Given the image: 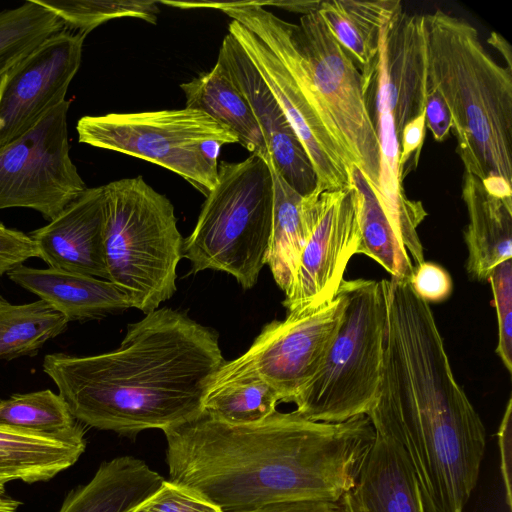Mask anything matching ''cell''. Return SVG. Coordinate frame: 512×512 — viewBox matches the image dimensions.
Instances as JSON below:
<instances>
[{
    "mask_svg": "<svg viewBox=\"0 0 512 512\" xmlns=\"http://www.w3.org/2000/svg\"><path fill=\"white\" fill-rule=\"evenodd\" d=\"M273 185L272 233L266 255L278 287L285 293L294 278L302 251L312 232L316 215V191L301 195L281 176L271 161Z\"/></svg>",
    "mask_w": 512,
    "mask_h": 512,
    "instance_id": "603a6c76",
    "label": "cell"
},
{
    "mask_svg": "<svg viewBox=\"0 0 512 512\" xmlns=\"http://www.w3.org/2000/svg\"><path fill=\"white\" fill-rule=\"evenodd\" d=\"M425 132V111L410 120L403 127L399 138V165L402 172L404 170V165L410 160L413 154H415V164L417 163L421 148L423 146Z\"/></svg>",
    "mask_w": 512,
    "mask_h": 512,
    "instance_id": "74e56055",
    "label": "cell"
},
{
    "mask_svg": "<svg viewBox=\"0 0 512 512\" xmlns=\"http://www.w3.org/2000/svg\"><path fill=\"white\" fill-rule=\"evenodd\" d=\"M315 191V222L285 292L287 314L311 311L331 301L361 240L359 197L352 182L344 188Z\"/></svg>",
    "mask_w": 512,
    "mask_h": 512,
    "instance_id": "4fadbf2b",
    "label": "cell"
},
{
    "mask_svg": "<svg viewBox=\"0 0 512 512\" xmlns=\"http://www.w3.org/2000/svg\"><path fill=\"white\" fill-rule=\"evenodd\" d=\"M421 17L426 77L447 104L465 172L512 199V70L494 61L467 20L442 10Z\"/></svg>",
    "mask_w": 512,
    "mask_h": 512,
    "instance_id": "277c9868",
    "label": "cell"
},
{
    "mask_svg": "<svg viewBox=\"0 0 512 512\" xmlns=\"http://www.w3.org/2000/svg\"><path fill=\"white\" fill-rule=\"evenodd\" d=\"M349 177L359 197L361 240L357 254L379 263L391 277L409 280L413 262L397 239L373 188L355 165L351 166Z\"/></svg>",
    "mask_w": 512,
    "mask_h": 512,
    "instance_id": "4316f807",
    "label": "cell"
},
{
    "mask_svg": "<svg viewBox=\"0 0 512 512\" xmlns=\"http://www.w3.org/2000/svg\"><path fill=\"white\" fill-rule=\"evenodd\" d=\"M217 62L247 99L264 136L271 161L285 181L301 195L316 188L311 162L286 116L235 38L228 33Z\"/></svg>",
    "mask_w": 512,
    "mask_h": 512,
    "instance_id": "9a60e30c",
    "label": "cell"
},
{
    "mask_svg": "<svg viewBox=\"0 0 512 512\" xmlns=\"http://www.w3.org/2000/svg\"><path fill=\"white\" fill-rule=\"evenodd\" d=\"M279 402V395L266 381L245 376L212 385L203 412L228 424L245 425L270 416Z\"/></svg>",
    "mask_w": 512,
    "mask_h": 512,
    "instance_id": "83f0119b",
    "label": "cell"
},
{
    "mask_svg": "<svg viewBox=\"0 0 512 512\" xmlns=\"http://www.w3.org/2000/svg\"><path fill=\"white\" fill-rule=\"evenodd\" d=\"M377 71L385 82L398 139L403 127L425 111V50L422 17L401 9L382 28Z\"/></svg>",
    "mask_w": 512,
    "mask_h": 512,
    "instance_id": "ac0fdd59",
    "label": "cell"
},
{
    "mask_svg": "<svg viewBox=\"0 0 512 512\" xmlns=\"http://www.w3.org/2000/svg\"><path fill=\"white\" fill-rule=\"evenodd\" d=\"M321 1H258L265 6H277L289 11L301 13L302 15L317 11Z\"/></svg>",
    "mask_w": 512,
    "mask_h": 512,
    "instance_id": "ab89813d",
    "label": "cell"
},
{
    "mask_svg": "<svg viewBox=\"0 0 512 512\" xmlns=\"http://www.w3.org/2000/svg\"><path fill=\"white\" fill-rule=\"evenodd\" d=\"M7 483V480L0 477V512H17L22 502L6 494Z\"/></svg>",
    "mask_w": 512,
    "mask_h": 512,
    "instance_id": "b9f144b4",
    "label": "cell"
},
{
    "mask_svg": "<svg viewBox=\"0 0 512 512\" xmlns=\"http://www.w3.org/2000/svg\"><path fill=\"white\" fill-rule=\"evenodd\" d=\"M201 8L219 9L232 18L228 33L243 48L301 142L316 175V189L349 186V169L321 121L309 86L296 24L255 0L202 2Z\"/></svg>",
    "mask_w": 512,
    "mask_h": 512,
    "instance_id": "8992f818",
    "label": "cell"
},
{
    "mask_svg": "<svg viewBox=\"0 0 512 512\" xmlns=\"http://www.w3.org/2000/svg\"><path fill=\"white\" fill-rule=\"evenodd\" d=\"M65 100L0 149V210L30 208L51 221L88 188L69 155Z\"/></svg>",
    "mask_w": 512,
    "mask_h": 512,
    "instance_id": "7c38bea8",
    "label": "cell"
},
{
    "mask_svg": "<svg viewBox=\"0 0 512 512\" xmlns=\"http://www.w3.org/2000/svg\"><path fill=\"white\" fill-rule=\"evenodd\" d=\"M426 126L438 142L444 141L451 131L452 119L447 104L439 90L425 79Z\"/></svg>",
    "mask_w": 512,
    "mask_h": 512,
    "instance_id": "d590c367",
    "label": "cell"
},
{
    "mask_svg": "<svg viewBox=\"0 0 512 512\" xmlns=\"http://www.w3.org/2000/svg\"><path fill=\"white\" fill-rule=\"evenodd\" d=\"M409 283L414 292L428 304L445 301L453 290L450 274L442 266L428 261L414 266Z\"/></svg>",
    "mask_w": 512,
    "mask_h": 512,
    "instance_id": "836d02e7",
    "label": "cell"
},
{
    "mask_svg": "<svg viewBox=\"0 0 512 512\" xmlns=\"http://www.w3.org/2000/svg\"><path fill=\"white\" fill-rule=\"evenodd\" d=\"M28 235L49 267L107 280L103 186L87 188L47 225Z\"/></svg>",
    "mask_w": 512,
    "mask_h": 512,
    "instance_id": "2e32d148",
    "label": "cell"
},
{
    "mask_svg": "<svg viewBox=\"0 0 512 512\" xmlns=\"http://www.w3.org/2000/svg\"><path fill=\"white\" fill-rule=\"evenodd\" d=\"M295 36L321 121L350 170L379 191L380 146L360 70L317 11L302 15Z\"/></svg>",
    "mask_w": 512,
    "mask_h": 512,
    "instance_id": "30bf717a",
    "label": "cell"
},
{
    "mask_svg": "<svg viewBox=\"0 0 512 512\" xmlns=\"http://www.w3.org/2000/svg\"><path fill=\"white\" fill-rule=\"evenodd\" d=\"M163 432L168 480L222 512L285 500L338 502L375 438L367 415L330 423L277 410L245 425L202 412Z\"/></svg>",
    "mask_w": 512,
    "mask_h": 512,
    "instance_id": "6da1fadb",
    "label": "cell"
},
{
    "mask_svg": "<svg viewBox=\"0 0 512 512\" xmlns=\"http://www.w3.org/2000/svg\"><path fill=\"white\" fill-rule=\"evenodd\" d=\"M496 308L498 343L496 353L512 372V259L499 264L488 276Z\"/></svg>",
    "mask_w": 512,
    "mask_h": 512,
    "instance_id": "1f68e13d",
    "label": "cell"
},
{
    "mask_svg": "<svg viewBox=\"0 0 512 512\" xmlns=\"http://www.w3.org/2000/svg\"><path fill=\"white\" fill-rule=\"evenodd\" d=\"M180 88L186 98V108L203 111L227 126L237 136L238 143L251 154L262 158L269 155L264 136L247 99L218 62L209 72L182 83Z\"/></svg>",
    "mask_w": 512,
    "mask_h": 512,
    "instance_id": "d4e9b609",
    "label": "cell"
},
{
    "mask_svg": "<svg viewBox=\"0 0 512 512\" xmlns=\"http://www.w3.org/2000/svg\"><path fill=\"white\" fill-rule=\"evenodd\" d=\"M387 321L375 431L405 450L425 512H463L486 447L483 422L457 382L430 304L409 280L383 279Z\"/></svg>",
    "mask_w": 512,
    "mask_h": 512,
    "instance_id": "7a4b0ae2",
    "label": "cell"
},
{
    "mask_svg": "<svg viewBox=\"0 0 512 512\" xmlns=\"http://www.w3.org/2000/svg\"><path fill=\"white\" fill-rule=\"evenodd\" d=\"M340 326L311 383L294 401L299 415L337 423L366 415L373 406L383 367L387 304L383 281L343 280Z\"/></svg>",
    "mask_w": 512,
    "mask_h": 512,
    "instance_id": "ba28073f",
    "label": "cell"
},
{
    "mask_svg": "<svg viewBox=\"0 0 512 512\" xmlns=\"http://www.w3.org/2000/svg\"><path fill=\"white\" fill-rule=\"evenodd\" d=\"M107 280L147 314L176 292L184 239L174 206L142 176L103 185Z\"/></svg>",
    "mask_w": 512,
    "mask_h": 512,
    "instance_id": "5b68a950",
    "label": "cell"
},
{
    "mask_svg": "<svg viewBox=\"0 0 512 512\" xmlns=\"http://www.w3.org/2000/svg\"><path fill=\"white\" fill-rule=\"evenodd\" d=\"M163 481L143 460L116 457L102 462L89 482L70 490L59 512H132Z\"/></svg>",
    "mask_w": 512,
    "mask_h": 512,
    "instance_id": "7402d4cb",
    "label": "cell"
},
{
    "mask_svg": "<svg viewBox=\"0 0 512 512\" xmlns=\"http://www.w3.org/2000/svg\"><path fill=\"white\" fill-rule=\"evenodd\" d=\"M64 29L62 21L36 0L0 11V77L43 41Z\"/></svg>",
    "mask_w": 512,
    "mask_h": 512,
    "instance_id": "f1b7e54d",
    "label": "cell"
},
{
    "mask_svg": "<svg viewBox=\"0 0 512 512\" xmlns=\"http://www.w3.org/2000/svg\"><path fill=\"white\" fill-rule=\"evenodd\" d=\"M33 257L39 258V253L28 234L0 227V277Z\"/></svg>",
    "mask_w": 512,
    "mask_h": 512,
    "instance_id": "e575fe53",
    "label": "cell"
},
{
    "mask_svg": "<svg viewBox=\"0 0 512 512\" xmlns=\"http://www.w3.org/2000/svg\"><path fill=\"white\" fill-rule=\"evenodd\" d=\"M462 198L469 220L464 230L466 271L471 279L486 281L499 264L512 259V199L489 193L468 172L463 175Z\"/></svg>",
    "mask_w": 512,
    "mask_h": 512,
    "instance_id": "ffe728a7",
    "label": "cell"
},
{
    "mask_svg": "<svg viewBox=\"0 0 512 512\" xmlns=\"http://www.w3.org/2000/svg\"><path fill=\"white\" fill-rule=\"evenodd\" d=\"M68 323L44 300L15 305L0 295V360L36 356Z\"/></svg>",
    "mask_w": 512,
    "mask_h": 512,
    "instance_id": "484cf974",
    "label": "cell"
},
{
    "mask_svg": "<svg viewBox=\"0 0 512 512\" xmlns=\"http://www.w3.org/2000/svg\"><path fill=\"white\" fill-rule=\"evenodd\" d=\"M338 503L340 512H425L405 450L379 431L358 465L354 484Z\"/></svg>",
    "mask_w": 512,
    "mask_h": 512,
    "instance_id": "e0dca14e",
    "label": "cell"
},
{
    "mask_svg": "<svg viewBox=\"0 0 512 512\" xmlns=\"http://www.w3.org/2000/svg\"><path fill=\"white\" fill-rule=\"evenodd\" d=\"M66 402L46 389L0 400V426L44 435H64L80 426Z\"/></svg>",
    "mask_w": 512,
    "mask_h": 512,
    "instance_id": "f546056e",
    "label": "cell"
},
{
    "mask_svg": "<svg viewBox=\"0 0 512 512\" xmlns=\"http://www.w3.org/2000/svg\"><path fill=\"white\" fill-rule=\"evenodd\" d=\"M273 185L265 158L221 161L215 187L206 196L196 225L183 242L192 273L222 271L244 289L257 283L266 265L272 233Z\"/></svg>",
    "mask_w": 512,
    "mask_h": 512,
    "instance_id": "52a82bcc",
    "label": "cell"
},
{
    "mask_svg": "<svg viewBox=\"0 0 512 512\" xmlns=\"http://www.w3.org/2000/svg\"><path fill=\"white\" fill-rule=\"evenodd\" d=\"M401 9L398 0L320 2L317 12L326 27L360 66L366 95L379 60L382 28Z\"/></svg>",
    "mask_w": 512,
    "mask_h": 512,
    "instance_id": "cb8c5ba5",
    "label": "cell"
},
{
    "mask_svg": "<svg viewBox=\"0 0 512 512\" xmlns=\"http://www.w3.org/2000/svg\"><path fill=\"white\" fill-rule=\"evenodd\" d=\"M78 141L131 155L178 174L205 197L218 179L222 146L235 133L207 113L191 108L83 116Z\"/></svg>",
    "mask_w": 512,
    "mask_h": 512,
    "instance_id": "9c48e42d",
    "label": "cell"
},
{
    "mask_svg": "<svg viewBox=\"0 0 512 512\" xmlns=\"http://www.w3.org/2000/svg\"><path fill=\"white\" fill-rule=\"evenodd\" d=\"M242 512H340V507L334 501L298 499L271 502Z\"/></svg>",
    "mask_w": 512,
    "mask_h": 512,
    "instance_id": "f35d334b",
    "label": "cell"
},
{
    "mask_svg": "<svg viewBox=\"0 0 512 512\" xmlns=\"http://www.w3.org/2000/svg\"><path fill=\"white\" fill-rule=\"evenodd\" d=\"M505 58L507 68L512 70V50L510 44L498 33L492 32L487 40Z\"/></svg>",
    "mask_w": 512,
    "mask_h": 512,
    "instance_id": "60d3db41",
    "label": "cell"
},
{
    "mask_svg": "<svg viewBox=\"0 0 512 512\" xmlns=\"http://www.w3.org/2000/svg\"><path fill=\"white\" fill-rule=\"evenodd\" d=\"M86 448L80 425L64 435H44L0 426V477L28 484L49 481L73 466Z\"/></svg>",
    "mask_w": 512,
    "mask_h": 512,
    "instance_id": "44dd1931",
    "label": "cell"
},
{
    "mask_svg": "<svg viewBox=\"0 0 512 512\" xmlns=\"http://www.w3.org/2000/svg\"><path fill=\"white\" fill-rule=\"evenodd\" d=\"M85 37L64 29L0 77V149L65 101L81 64Z\"/></svg>",
    "mask_w": 512,
    "mask_h": 512,
    "instance_id": "5bb4252c",
    "label": "cell"
},
{
    "mask_svg": "<svg viewBox=\"0 0 512 512\" xmlns=\"http://www.w3.org/2000/svg\"><path fill=\"white\" fill-rule=\"evenodd\" d=\"M500 470L505 488V499L509 508L512 504V399L509 398L498 430Z\"/></svg>",
    "mask_w": 512,
    "mask_h": 512,
    "instance_id": "8d00e7d4",
    "label": "cell"
},
{
    "mask_svg": "<svg viewBox=\"0 0 512 512\" xmlns=\"http://www.w3.org/2000/svg\"><path fill=\"white\" fill-rule=\"evenodd\" d=\"M7 276L49 303L68 322L101 318L131 308L127 296L106 279L23 264L9 271Z\"/></svg>",
    "mask_w": 512,
    "mask_h": 512,
    "instance_id": "d6986e66",
    "label": "cell"
},
{
    "mask_svg": "<svg viewBox=\"0 0 512 512\" xmlns=\"http://www.w3.org/2000/svg\"><path fill=\"white\" fill-rule=\"evenodd\" d=\"M132 512H222L185 487L164 480L160 488Z\"/></svg>",
    "mask_w": 512,
    "mask_h": 512,
    "instance_id": "d6a6232c",
    "label": "cell"
},
{
    "mask_svg": "<svg viewBox=\"0 0 512 512\" xmlns=\"http://www.w3.org/2000/svg\"><path fill=\"white\" fill-rule=\"evenodd\" d=\"M345 302L339 288L331 301L314 310L267 323L244 354L223 363L211 386L255 376L273 387L280 402L294 403L318 373L340 326Z\"/></svg>",
    "mask_w": 512,
    "mask_h": 512,
    "instance_id": "8fae6325",
    "label": "cell"
},
{
    "mask_svg": "<svg viewBox=\"0 0 512 512\" xmlns=\"http://www.w3.org/2000/svg\"><path fill=\"white\" fill-rule=\"evenodd\" d=\"M224 362L216 331L161 308L129 324L113 351L47 354L42 367L78 422L134 437L200 416Z\"/></svg>",
    "mask_w": 512,
    "mask_h": 512,
    "instance_id": "3957f363",
    "label": "cell"
},
{
    "mask_svg": "<svg viewBox=\"0 0 512 512\" xmlns=\"http://www.w3.org/2000/svg\"><path fill=\"white\" fill-rule=\"evenodd\" d=\"M54 13L65 29L87 35L99 25L115 18H137L155 24L158 1L124 0H36Z\"/></svg>",
    "mask_w": 512,
    "mask_h": 512,
    "instance_id": "4dcf8cb0",
    "label": "cell"
},
{
    "mask_svg": "<svg viewBox=\"0 0 512 512\" xmlns=\"http://www.w3.org/2000/svg\"><path fill=\"white\" fill-rule=\"evenodd\" d=\"M4 225L0 222V227H3Z\"/></svg>",
    "mask_w": 512,
    "mask_h": 512,
    "instance_id": "7bdbcfd3",
    "label": "cell"
}]
</instances>
